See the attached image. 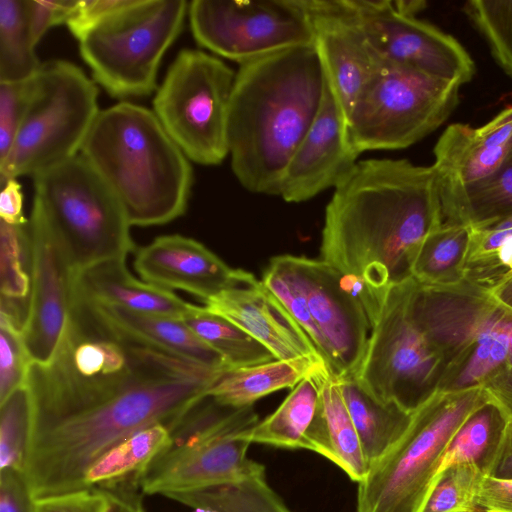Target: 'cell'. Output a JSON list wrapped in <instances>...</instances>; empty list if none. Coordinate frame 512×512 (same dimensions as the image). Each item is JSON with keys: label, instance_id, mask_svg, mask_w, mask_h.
Wrapping results in <instances>:
<instances>
[{"label": "cell", "instance_id": "obj_1", "mask_svg": "<svg viewBox=\"0 0 512 512\" xmlns=\"http://www.w3.org/2000/svg\"><path fill=\"white\" fill-rule=\"evenodd\" d=\"M443 225L436 172L407 159L358 161L326 206L321 260L388 295L412 277L425 238Z\"/></svg>", "mask_w": 512, "mask_h": 512}, {"label": "cell", "instance_id": "obj_2", "mask_svg": "<svg viewBox=\"0 0 512 512\" xmlns=\"http://www.w3.org/2000/svg\"><path fill=\"white\" fill-rule=\"evenodd\" d=\"M166 354L124 391L80 414L33 428L23 474L34 499L89 488V468L137 431L174 424L226 371Z\"/></svg>", "mask_w": 512, "mask_h": 512}, {"label": "cell", "instance_id": "obj_3", "mask_svg": "<svg viewBox=\"0 0 512 512\" xmlns=\"http://www.w3.org/2000/svg\"><path fill=\"white\" fill-rule=\"evenodd\" d=\"M325 73L314 46L282 50L240 65L228 118V149L238 182L277 195L284 171L321 107Z\"/></svg>", "mask_w": 512, "mask_h": 512}, {"label": "cell", "instance_id": "obj_4", "mask_svg": "<svg viewBox=\"0 0 512 512\" xmlns=\"http://www.w3.org/2000/svg\"><path fill=\"white\" fill-rule=\"evenodd\" d=\"M167 353L113 326L72 287L66 324L53 358L45 365L31 363L28 371L32 429L101 405Z\"/></svg>", "mask_w": 512, "mask_h": 512}, {"label": "cell", "instance_id": "obj_5", "mask_svg": "<svg viewBox=\"0 0 512 512\" xmlns=\"http://www.w3.org/2000/svg\"><path fill=\"white\" fill-rule=\"evenodd\" d=\"M80 155L116 195L130 226L163 225L185 213L189 159L149 109L121 102L100 111Z\"/></svg>", "mask_w": 512, "mask_h": 512}, {"label": "cell", "instance_id": "obj_6", "mask_svg": "<svg viewBox=\"0 0 512 512\" xmlns=\"http://www.w3.org/2000/svg\"><path fill=\"white\" fill-rule=\"evenodd\" d=\"M411 309L443 361L437 392L483 387L508 365L512 312L487 292L465 280L445 287L416 282Z\"/></svg>", "mask_w": 512, "mask_h": 512}, {"label": "cell", "instance_id": "obj_7", "mask_svg": "<svg viewBox=\"0 0 512 512\" xmlns=\"http://www.w3.org/2000/svg\"><path fill=\"white\" fill-rule=\"evenodd\" d=\"M261 281L308 336L331 376L354 378L371 330L341 274L321 259L280 255L270 260Z\"/></svg>", "mask_w": 512, "mask_h": 512}, {"label": "cell", "instance_id": "obj_8", "mask_svg": "<svg viewBox=\"0 0 512 512\" xmlns=\"http://www.w3.org/2000/svg\"><path fill=\"white\" fill-rule=\"evenodd\" d=\"M489 396L483 387L436 392L418 407L403 436L358 483L357 512H416L452 437Z\"/></svg>", "mask_w": 512, "mask_h": 512}, {"label": "cell", "instance_id": "obj_9", "mask_svg": "<svg viewBox=\"0 0 512 512\" xmlns=\"http://www.w3.org/2000/svg\"><path fill=\"white\" fill-rule=\"evenodd\" d=\"M99 112L98 89L79 67L65 60L43 63L14 143L0 162V184L77 156Z\"/></svg>", "mask_w": 512, "mask_h": 512}, {"label": "cell", "instance_id": "obj_10", "mask_svg": "<svg viewBox=\"0 0 512 512\" xmlns=\"http://www.w3.org/2000/svg\"><path fill=\"white\" fill-rule=\"evenodd\" d=\"M33 182V203L58 233L73 272L135 251L120 201L81 155L37 173Z\"/></svg>", "mask_w": 512, "mask_h": 512}, {"label": "cell", "instance_id": "obj_11", "mask_svg": "<svg viewBox=\"0 0 512 512\" xmlns=\"http://www.w3.org/2000/svg\"><path fill=\"white\" fill-rule=\"evenodd\" d=\"M187 14L184 0H130L79 40L94 80L116 98L149 95Z\"/></svg>", "mask_w": 512, "mask_h": 512}, {"label": "cell", "instance_id": "obj_12", "mask_svg": "<svg viewBox=\"0 0 512 512\" xmlns=\"http://www.w3.org/2000/svg\"><path fill=\"white\" fill-rule=\"evenodd\" d=\"M460 87L381 59L347 116L352 145L361 154L417 143L451 115L459 101Z\"/></svg>", "mask_w": 512, "mask_h": 512}, {"label": "cell", "instance_id": "obj_13", "mask_svg": "<svg viewBox=\"0 0 512 512\" xmlns=\"http://www.w3.org/2000/svg\"><path fill=\"white\" fill-rule=\"evenodd\" d=\"M236 73L216 56L185 49L153 100L168 135L189 160L218 165L229 155L228 118Z\"/></svg>", "mask_w": 512, "mask_h": 512}, {"label": "cell", "instance_id": "obj_14", "mask_svg": "<svg viewBox=\"0 0 512 512\" xmlns=\"http://www.w3.org/2000/svg\"><path fill=\"white\" fill-rule=\"evenodd\" d=\"M415 284L411 277L389 290L354 377L378 401L410 412L437 392L444 369L441 356L413 318Z\"/></svg>", "mask_w": 512, "mask_h": 512}, {"label": "cell", "instance_id": "obj_15", "mask_svg": "<svg viewBox=\"0 0 512 512\" xmlns=\"http://www.w3.org/2000/svg\"><path fill=\"white\" fill-rule=\"evenodd\" d=\"M188 17L200 46L240 65L314 44L303 0H194Z\"/></svg>", "mask_w": 512, "mask_h": 512}, {"label": "cell", "instance_id": "obj_16", "mask_svg": "<svg viewBox=\"0 0 512 512\" xmlns=\"http://www.w3.org/2000/svg\"><path fill=\"white\" fill-rule=\"evenodd\" d=\"M372 49L383 60L455 82H470L476 67L453 36L400 11L394 1L350 0Z\"/></svg>", "mask_w": 512, "mask_h": 512}, {"label": "cell", "instance_id": "obj_17", "mask_svg": "<svg viewBox=\"0 0 512 512\" xmlns=\"http://www.w3.org/2000/svg\"><path fill=\"white\" fill-rule=\"evenodd\" d=\"M31 291L22 337L31 363L50 362L71 302L73 269L58 233L33 203L28 223Z\"/></svg>", "mask_w": 512, "mask_h": 512}, {"label": "cell", "instance_id": "obj_18", "mask_svg": "<svg viewBox=\"0 0 512 512\" xmlns=\"http://www.w3.org/2000/svg\"><path fill=\"white\" fill-rule=\"evenodd\" d=\"M326 79L347 116L376 72L372 49L350 0H303Z\"/></svg>", "mask_w": 512, "mask_h": 512}, {"label": "cell", "instance_id": "obj_19", "mask_svg": "<svg viewBox=\"0 0 512 512\" xmlns=\"http://www.w3.org/2000/svg\"><path fill=\"white\" fill-rule=\"evenodd\" d=\"M248 430V429H247ZM243 431H229L197 442L170 444L138 475L144 495L196 491L236 481L256 464Z\"/></svg>", "mask_w": 512, "mask_h": 512}, {"label": "cell", "instance_id": "obj_20", "mask_svg": "<svg viewBox=\"0 0 512 512\" xmlns=\"http://www.w3.org/2000/svg\"><path fill=\"white\" fill-rule=\"evenodd\" d=\"M359 155L325 76L321 107L284 171L278 196L286 202L300 203L335 189L352 172Z\"/></svg>", "mask_w": 512, "mask_h": 512}, {"label": "cell", "instance_id": "obj_21", "mask_svg": "<svg viewBox=\"0 0 512 512\" xmlns=\"http://www.w3.org/2000/svg\"><path fill=\"white\" fill-rule=\"evenodd\" d=\"M133 265L144 282L183 290L203 302L256 279L249 272L229 267L202 243L178 234L157 237L135 250Z\"/></svg>", "mask_w": 512, "mask_h": 512}, {"label": "cell", "instance_id": "obj_22", "mask_svg": "<svg viewBox=\"0 0 512 512\" xmlns=\"http://www.w3.org/2000/svg\"><path fill=\"white\" fill-rule=\"evenodd\" d=\"M204 304L209 312L247 332L276 360L307 358L325 365L308 336L262 281L226 289Z\"/></svg>", "mask_w": 512, "mask_h": 512}, {"label": "cell", "instance_id": "obj_23", "mask_svg": "<svg viewBox=\"0 0 512 512\" xmlns=\"http://www.w3.org/2000/svg\"><path fill=\"white\" fill-rule=\"evenodd\" d=\"M126 259L100 262L73 272L72 287L99 303L183 320L196 307L166 290L134 278Z\"/></svg>", "mask_w": 512, "mask_h": 512}, {"label": "cell", "instance_id": "obj_24", "mask_svg": "<svg viewBox=\"0 0 512 512\" xmlns=\"http://www.w3.org/2000/svg\"><path fill=\"white\" fill-rule=\"evenodd\" d=\"M306 450L329 459L349 478L360 483L369 472L355 425L345 405L337 379L321 381L319 406L306 435Z\"/></svg>", "mask_w": 512, "mask_h": 512}, {"label": "cell", "instance_id": "obj_25", "mask_svg": "<svg viewBox=\"0 0 512 512\" xmlns=\"http://www.w3.org/2000/svg\"><path fill=\"white\" fill-rule=\"evenodd\" d=\"M511 431V417L490 395L458 428L441 458L436 475L449 466L461 463L476 466L484 476L493 475L505 452Z\"/></svg>", "mask_w": 512, "mask_h": 512}, {"label": "cell", "instance_id": "obj_26", "mask_svg": "<svg viewBox=\"0 0 512 512\" xmlns=\"http://www.w3.org/2000/svg\"><path fill=\"white\" fill-rule=\"evenodd\" d=\"M90 301L109 323L150 346L197 363L229 369L220 355L181 319Z\"/></svg>", "mask_w": 512, "mask_h": 512}, {"label": "cell", "instance_id": "obj_27", "mask_svg": "<svg viewBox=\"0 0 512 512\" xmlns=\"http://www.w3.org/2000/svg\"><path fill=\"white\" fill-rule=\"evenodd\" d=\"M327 370L307 358L273 360L267 363L226 370L209 390L218 403L232 408L252 406L273 392L294 388L307 376ZM329 372V371H328Z\"/></svg>", "mask_w": 512, "mask_h": 512}, {"label": "cell", "instance_id": "obj_28", "mask_svg": "<svg viewBox=\"0 0 512 512\" xmlns=\"http://www.w3.org/2000/svg\"><path fill=\"white\" fill-rule=\"evenodd\" d=\"M337 381L370 469L403 436L413 412L393 402L378 401L355 378Z\"/></svg>", "mask_w": 512, "mask_h": 512}, {"label": "cell", "instance_id": "obj_29", "mask_svg": "<svg viewBox=\"0 0 512 512\" xmlns=\"http://www.w3.org/2000/svg\"><path fill=\"white\" fill-rule=\"evenodd\" d=\"M329 375L322 370L304 378L272 414L244 431L243 436L250 443L305 449L306 435L320 402L321 381Z\"/></svg>", "mask_w": 512, "mask_h": 512}, {"label": "cell", "instance_id": "obj_30", "mask_svg": "<svg viewBox=\"0 0 512 512\" xmlns=\"http://www.w3.org/2000/svg\"><path fill=\"white\" fill-rule=\"evenodd\" d=\"M164 497L210 512H292L269 486L265 467L258 462L236 481Z\"/></svg>", "mask_w": 512, "mask_h": 512}, {"label": "cell", "instance_id": "obj_31", "mask_svg": "<svg viewBox=\"0 0 512 512\" xmlns=\"http://www.w3.org/2000/svg\"><path fill=\"white\" fill-rule=\"evenodd\" d=\"M471 227L443 224L421 244L414 260L412 278L424 286H453L464 281Z\"/></svg>", "mask_w": 512, "mask_h": 512}, {"label": "cell", "instance_id": "obj_32", "mask_svg": "<svg viewBox=\"0 0 512 512\" xmlns=\"http://www.w3.org/2000/svg\"><path fill=\"white\" fill-rule=\"evenodd\" d=\"M171 443L170 431L157 423L122 440L98 458L86 473L88 487L138 476Z\"/></svg>", "mask_w": 512, "mask_h": 512}, {"label": "cell", "instance_id": "obj_33", "mask_svg": "<svg viewBox=\"0 0 512 512\" xmlns=\"http://www.w3.org/2000/svg\"><path fill=\"white\" fill-rule=\"evenodd\" d=\"M183 321L223 359L229 369L275 360L272 353L228 319L196 306Z\"/></svg>", "mask_w": 512, "mask_h": 512}, {"label": "cell", "instance_id": "obj_34", "mask_svg": "<svg viewBox=\"0 0 512 512\" xmlns=\"http://www.w3.org/2000/svg\"><path fill=\"white\" fill-rule=\"evenodd\" d=\"M28 22V0H0V82L32 78L41 68Z\"/></svg>", "mask_w": 512, "mask_h": 512}, {"label": "cell", "instance_id": "obj_35", "mask_svg": "<svg viewBox=\"0 0 512 512\" xmlns=\"http://www.w3.org/2000/svg\"><path fill=\"white\" fill-rule=\"evenodd\" d=\"M464 280L488 294L512 280V228H471Z\"/></svg>", "mask_w": 512, "mask_h": 512}, {"label": "cell", "instance_id": "obj_36", "mask_svg": "<svg viewBox=\"0 0 512 512\" xmlns=\"http://www.w3.org/2000/svg\"><path fill=\"white\" fill-rule=\"evenodd\" d=\"M1 302L28 313L31 291L28 224L0 221Z\"/></svg>", "mask_w": 512, "mask_h": 512}, {"label": "cell", "instance_id": "obj_37", "mask_svg": "<svg viewBox=\"0 0 512 512\" xmlns=\"http://www.w3.org/2000/svg\"><path fill=\"white\" fill-rule=\"evenodd\" d=\"M484 475L474 465L455 464L438 473L416 512H476Z\"/></svg>", "mask_w": 512, "mask_h": 512}, {"label": "cell", "instance_id": "obj_38", "mask_svg": "<svg viewBox=\"0 0 512 512\" xmlns=\"http://www.w3.org/2000/svg\"><path fill=\"white\" fill-rule=\"evenodd\" d=\"M32 400L24 385L0 403V470L23 472L32 430Z\"/></svg>", "mask_w": 512, "mask_h": 512}, {"label": "cell", "instance_id": "obj_39", "mask_svg": "<svg viewBox=\"0 0 512 512\" xmlns=\"http://www.w3.org/2000/svg\"><path fill=\"white\" fill-rule=\"evenodd\" d=\"M463 11L488 43L496 63L512 78V0H469Z\"/></svg>", "mask_w": 512, "mask_h": 512}, {"label": "cell", "instance_id": "obj_40", "mask_svg": "<svg viewBox=\"0 0 512 512\" xmlns=\"http://www.w3.org/2000/svg\"><path fill=\"white\" fill-rule=\"evenodd\" d=\"M512 213V162L472 187L463 206V224L483 227Z\"/></svg>", "mask_w": 512, "mask_h": 512}, {"label": "cell", "instance_id": "obj_41", "mask_svg": "<svg viewBox=\"0 0 512 512\" xmlns=\"http://www.w3.org/2000/svg\"><path fill=\"white\" fill-rule=\"evenodd\" d=\"M30 365L22 328L0 315V403L26 385Z\"/></svg>", "mask_w": 512, "mask_h": 512}, {"label": "cell", "instance_id": "obj_42", "mask_svg": "<svg viewBox=\"0 0 512 512\" xmlns=\"http://www.w3.org/2000/svg\"><path fill=\"white\" fill-rule=\"evenodd\" d=\"M34 76L15 82H0V162L8 155L33 88Z\"/></svg>", "mask_w": 512, "mask_h": 512}, {"label": "cell", "instance_id": "obj_43", "mask_svg": "<svg viewBox=\"0 0 512 512\" xmlns=\"http://www.w3.org/2000/svg\"><path fill=\"white\" fill-rule=\"evenodd\" d=\"M36 512H109L110 501L99 486L35 499Z\"/></svg>", "mask_w": 512, "mask_h": 512}, {"label": "cell", "instance_id": "obj_44", "mask_svg": "<svg viewBox=\"0 0 512 512\" xmlns=\"http://www.w3.org/2000/svg\"><path fill=\"white\" fill-rule=\"evenodd\" d=\"M130 0H78L66 22L71 34L80 40L90 30L124 8Z\"/></svg>", "mask_w": 512, "mask_h": 512}, {"label": "cell", "instance_id": "obj_45", "mask_svg": "<svg viewBox=\"0 0 512 512\" xmlns=\"http://www.w3.org/2000/svg\"><path fill=\"white\" fill-rule=\"evenodd\" d=\"M77 2L78 0H28L29 30L35 46L48 29L59 24H66Z\"/></svg>", "mask_w": 512, "mask_h": 512}, {"label": "cell", "instance_id": "obj_46", "mask_svg": "<svg viewBox=\"0 0 512 512\" xmlns=\"http://www.w3.org/2000/svg\"><path fill=\"white\" fill-rule=\"evenodd\" d=\"M0 512H36L35 499L23 472L0 470Z\"/></svg>", "mask_w": 512, "mask_h": 512}, {"label": "cell", "instance_id": "obj_47", "mask_svg": "<svg viewBox=\"0 0 512 512\" xmlns=\"http://www.w3.org/2000/svg\"><path fill=\"white\" fill-rule=\"evenodd\" d=\"M483 512H512V478L484 476L476 495Z\"/></svg>", "mask_w": 512, "mask_h": 512}, {"label": "cell", "instance_id": "obj_48", "mask_svg": "<svg viewBox=\"0 0 512 512\" xmlns=\"http://www.w3.org/2000/svg\"><path fill=\"white\" fill-rule=\"evenodd\" d=\"M99 487L105 491L109 498V512H147L144 508V494L139 486L138 476H132Z\"/></svg>", "mask_w": 512, "mask_h": 512}, {"label": "cell", "instance_id": "obj_49", "mask_svg": "<svg viewBox=\"0 0 512 512\" xmlns=\"http://www.w3.org/2000/svg\"><path fill=\"white\" fill-rule=\"evenodd\" d=\"M1 185L0 218L11 225L25 226L29 223L23 214V193L16 178H10Z\"/></svg>", "mask_w": 512, "mask_h": 512}, {"label": "cell", "instance_id": "obj_50", "mask_svg": "<svg viewBox=\"0 0 512 512\" xmlns=\"http://www.w3.org/2000/svg\"><path fill=\"white\" fill-rule=\"evenodd\" d=\"M483 388L507 411L512 419V366L508 364Z\"/></svg>", "mask_w": 512, "mask_h": 512}, {"label": "cell", "instance_id": "obj_51", "mask_svg": "<svg viewBox=\"0 0 512 512\" xmlns=\"http://www.w3.org/2000/svg\"><path fill=\"white\" fill-rule=\"evenodd\" d=\"M492 476L512 478V431L505 452Z\"/></svg>", "mask_w": 512, "mask_h": 512}, {"label": "cell", "instance_id": "obj_52", "mask_svg": "<svg viewBox=\"0 0 512 512\" xmlns=\"http://www.w3.org/2000/svg\"><path fill=\"white\" fill-rule=\"evenodd\" d=\"M489 295L500 305L512 312V280L498 287Z\"/></svg>", "mask_w": 512, "mask_h": 512}, {"label": "cell", "instance_id": "obj_53", "mask_svg": "<svg viewBox=\"0 0 512 512\" xmlns=\"http://www.w3.org/2000/svg\"><path fill=\"white\" fill-rule=\"evenodd\" d=\"M512 228V213L500 218L490 224H487L483 227L476 228V230H489V231H495V230H505Z\"/></svg>", "mask_w": 512, "mask_h": 512}, {"label": "cell", "instance_id": "obj_54", "mask_svg": "<svg viewBox=\"0 0 512 512\" xmlns=\"http://www.w3.org/2000/svg\"><path fill=\"white\" fill-rule=\"evenodd\" d=\"M508 343H509L508 364L510 366H512V316H511L510 324H509Z\"/></svg>", "mask_w": 512, "mask_h": 512}, {"label": "cell", "instance_id": "obj_55", "mask_svg": "<svg viewBox=\"0 0 512 512\" xmlns=\"http://www.w3.org/2000/svg\"><path fill=\"white\" fill-rule=\"evenodd\" d=\"M193 512H210V511L205 510V509L196 508V509H193Z\"/></svg>", "mask_w": 512, "mask_h": 512}, {"label": "cell", "instance_id": "obj_56", "mask_svg": "<svg viewBox=\"0 0 512 512\" xmlns=\"http://www.w3.org/2000/svg\"><path fill=\"white\" fill-rule=\"evenodd\" d=\"M476 512H483V511H481V510H477Z\"/></svg>", "mask_w": 512, "mask_h": 512}, {"label": "cell", "instance_id": "obj_57", "mask_svg": "<svg viewBox=\"0 0 512 512\" xmlns=\"http://www.w3.org/2000/svg\"><path fill=\"white\" fill-rule=\"evenodd\" d=\"M509 162H512V158L510 159V161H509ZM509 162H508V163H509Z\"/></svg>", "mask_w": 512, "mask_h": 512}]
</instances>
